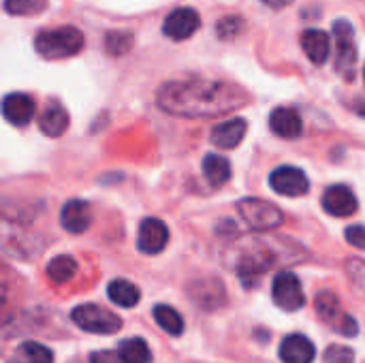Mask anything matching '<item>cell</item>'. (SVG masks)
<instances>
[{"label": "cell", "instance_id": "d4e9b609", "mask_svg": "<svg viewBox=\"0 0 365 363\" xmlns=\"http://www.w3.org/2000/svg\"><path fill=\"white\" fill-rule=\"evenodd\" d=\"M154 319H156V323H158L167 334H171V336H180V334L184 332V319H182L180 312L173 310L171 306H165V304L156 306V308H154Z\"/></svg>", "mask_w": 365, "mask_h": 363}, {"label": "cell", "instance_id": "e0dca14e", "mask_svg": "<svg viewBox=\"0 0 365 363\" xmlns=\"http://www.w3.org/2000/svg\"><path fill=\"white\" fill-rule=\"evenodd\" d=\"M302 47L312 64H325L331 53V39L325 30L319 28H308L302 34Z\"/></svg>", "mask_w": 365, "mask_h": 363}, {"label": "cell", "instance_id": "4dcf8cb0", "mask_svg": "<svg viewBox=\"0 0 365 363\" xmlns=\"http://www.w3.org/2000/svg\"><path fill=\"white\" fill-rule=\"evenodd\" d=\"M90 363H122L118 353H111V351H96L90 355Z\"/></svg>", "mask_w": 365, "mask_h": 363}, {"label": "cell", "instance_id": "44dd1931", "mask_svg": "<svg viewBox=\"0 0 365 363\" xmlns=\"http://www.w3.org/2000/svg\"><path fill=\"white\" fill-rule=\"evenodd\" d=\"M107 295H109V300H111L115 306H120V308H135V306L139 304V297H141L139 289H137L133 282L120 280V278L109 282Z\"/></svg>", "mask_w": 365, "mask_h": 363}, {"label": "cell", "instance_id": "1f68e13d", "mask_svg": "<svg viewBox=\"0 0 365 363\" xmlns=\"http://www.w3.org/2000/svg\"><path fill=\"white\" fill-rule=\"evenodd\" d=\"M269 9H284V6H289L293 0H263Z\"/></svg>", "mask_w": 365, "mask_h": 363}, {"label": "cell", "instance_id": "cb8c5ba5", "mask_svg": "<svg viewBox=\"0 0 365 363\" xmlns=\"http://www.w3.org/2000/svg\"><path fill=\"white\" fill-rule=\"evenodd\" d=\"M11 363H53V353L38 342H24Z\"/></svg>", "mask_w": 365, "mask_h": 363}, {"label": "cell", "instance_id": "83f0119b", "mask_svg": "<svg viewBox=\"0 0 365 363\" xmlns=\"http://www.w3.org/2000/svg\"><path fill=\"white\" fill-rule=\"evenodd\" d=\"M325 363H355V351L342 344H331L325 355H323Z\"/></svg>", "mask_w": 365, "mask_h": 363}, {"label": "cell", "instance_id": "7a4b0ae2", "mask_svg": "<svg viewBox=\"0 0 365 363\" xmlns=\"http://www.w3.org/2000/svg\"><path fill=\"white\" fill-rule=\"evenodd\" d=\"M34 49L45 60H64L83 49V34L75 26L41 30L34 39Z\"/></svg>", "mask_w": 365, "mask_h": 363}, {"label": "cell", "instance_id": "484cf974", "mask_svg": "<svg viewBox=\"0 0 365 363\" xmlns=\"http://www.w3.org/2000/svg\"><path fill=\"white\" fill-rule=\"evenodd\" d=\"M135 45V36L130 32H124V30H113V32H107L105 34V51L109 56H124L133 49Z\"/></svg>", "mask_w": 365, "mask_h": 363}, {"label": "cell", "instance_id": "8fae6325", "mask_svg": "<svg viewBox=\"0 0 365 363\" xmlns=\"http://www.w3.org/2000/svg\"><path fill=\"white\" fill-rule=\"evenodd\" d=\"M169 242V229L160 218H145L139 225V237H137V246L141 252L145 255H158L165 250Z\"/></svg>", "mask_w": 365, "mask_h": 363}, {"label": "cell", "instance_id": "30bf717a", "mask_svg": "<svg viewBox=\"0 0 365 363\" xmlns=\"http://www.w3.org/2000/svg\"><path fill=\"white\" fill-rule=\"evenodd\" d=\"M323 210L329 214V216H336V218H346V216H353L359 208L357 203V197L355 193L344 186V184H334L329 186L325 193H323Z\"/></svg>", "mask_w": 365, "mask_h": 363}, {"label": "cell", "instance_id": "3957f363", "mask_svg": "<svg viewBox=\"0 0 365 363\" xmlns=\"http://www.w3.org/2000/svg\"><path fill=\"white\" fill-rule=\"evenodd\" d=\"M334 41H336V71L346 79H355L359 47L355 39V26L349 19H336L334 24Z\"/></svg>", "mask_w": 365, "mask_h": 363}, {"label": "cell", "instance_id": "6da1fadb", "mask_svg": "<svg viewBox=\"0 0 365 363\" xmlns=\"http://www.w3.org/2000/svg\"><path fill=\"white\" fill-rule=\"evenodd\" d=\"M250 94L231 81L218 79H175L160 86L156 94L158 107L178 118H218L244 107Z\"/></svg>", "mask_w": 365, "mask_h": 363}, {"label": "cell", "instance_id": "4316f807", "mask_svg": "<svg viewBox=\"0 0 365 363\" xmlns=\"http://www.w3.org/2000/svg\"><path fill=\"white\" fill-rule=\"evenodd\" d=\"M49 0H4V11L11 15H36L47 9Z\"/></svg>", "mask_w": 365, "mask_h": 363}, {"label": "cell", "instance_id": "ba28073f", "mask_svg": "<svg viewBox=\"0 0 365 363\" xmlns=\"http://www.w3.org/2000/svg\"><path fill=\"white\" fill-rule=\"evenodd\" d=\"M269 186L278 195H284V197H302V195H306L310 190V180H308V175L302 169L291 167V165H284V167H278V169L272 171Z\"/></svg>", "mask_w": 365, "mask_h": 363}, {"label": "cell", "instance_id": "7402d4cb", "mask_svg": "<svg viewBox=\"0 0 365 363\" xmlns=\"http://www.w3.org/2000/svg\"><path fill=\"white\" fill-rule=\"evenodd\" d=\"M118 357L122 363H150L152 362V353L145 340L141 338H128L122 340L118 347Z\"/></svg>", "mask_w": 365, "mask_h": 363}, {"label": "cell", "instance_id": "ffe728a7", "mask_svg": "<svg viewBox=\"0 0 365 363\" xmlns=\"http://www.w3.org/2000/svg\"><path fill=\"white\" fill-rule=\"evenodd\" d=\"M203 175H205L210 186L218 188V186L229 182V178H231V163L225 156L207 154L203 158Z\"/></svg>", "mask_w": 365, "mask_h": 363}, {"label": "cell", "instance_id": "d6986e66", "mask_svg": "<svg viewBox=\"0 0 365 363\" xmlns=\"http://www.w3.org/2000/svg\"><path fill=\"white\" fill-rule=\"evenodd\" d=\"M68 124H71L68 111L60 103H49L38 118V128L47 137H62L66 133Z\"/></svg>", "mask_w": 365, "mask_h": 363}, {"label": "cell", "instance_id": "f546056e", "mask_svg": "<svg viewBox=\"0 0 365 363\" xmlns=\"http://www.w3.org/2000/svg\"><path fill=\"white\" fill-rule=\"evenodd\" d=\"M346 240L349 244H353L355 248L364 250L365 248V231L361 225H353L351 229H346Z\"/></svg>", "mask_w": 365, "mask_h": 363}, {"label": "cell", "instance_id": "9c48e42d", "mask_svg": "<svg viewBox=\"0 0 365 363\" xmlns=\"http://www.w3.org/2000/svg\"><path fill=\"white\" fill-rule=\"evenodd\" d=\"M201 28V17L190 6H180L171 11L163 24V32L171 41H186Z\"/></svg>", "mask_w": 365, "mask_h": 363}, {"label": "cell", "instance_id": "ac0fdd59", "mask_svg": "<svg viewBox=\"0 0 365 363\" xmlns=\"http://www.w3.org/2000/svg\"><path fill=\"white\" fill-rule=\"evenodd\" d=\"M314 355V344L302 334H291L280 342V359L284 363H312Z\"/></svg>", "mask_w": 365, "mask_h": 363}, {"label": "cell", "instance_id": "f1b7e54d", "mask_svg": "<svg viewBox=\"0 0 365 363\" xmlns=\"http://www.w3.org/2000/svg\"><path fill=\"white\" fill-rule=\"evenodd\" d=\"M242 30V19L240 17H222L220 21H218V36L220 39H235L237 36V32Z\"/></svg>", "mask_w": 365, "mask_h": 363}, {"label": "cell", "instance_id": "5b68a950", "mask_svg": "<svg viewBox=\"0 0 365 363\" xmlns=\"http://www.w3.org/2000/svg\"><path fill=\"white\" fill-rule=\"evenodd\" d=\"M237 212L244 218V223L255 231H274L284 223V214L274 203L255 197L242 199L237 203Z\"/></svg>", "mask_w": 365, "mask_h": 363}, {"label": "cell", "instance_id": "277c9868", "mask_svg": "<svg viewBox=\"0 0 365 363\" xmlns=\"http://www.w3.org/2000/svg\"><path fill=\"white\" fill-rule=\"evenodd\" d=\"M73 323L90 334H101V336H111L122 329V321L118 315L96 306V304H81L71 312Z\"/></svg>", "mask_w": 365, "mask_h": 363}, {"label": "cell", "instance_id": "7c38bea8", "mask_svg": "<svg viewBox=\"0 0 365 363\" xmlns=\"http://www.w3.org/2000/svg\"><path fill=\"white\" fill-rule=\"evenodd\" d=\"M0 111L4 116V120L11 122L13 126H26L34 118L36 107H34L32 96H28L24 92H11L2 98Z\"/></svg>", "mask_w": 365, "mask_h": 363}, {"label": "cell", "instance_id": "4fadbf2b", "mask_svg": "<svg viewBox=\"0 0 365 363\" xmlns=\"http://www.w3.org/2000/svg\"><path fill=\"white\" fill-rule=\"evenodd\" d=\"M60 223L68 233H83L88 231V227L92 225V208L88 201L83 199H71L64 203L62 212H60Z\"/></svg>", "mask_w": 365, "mask_h": 363}, {"label": "cell", "instance_id": "d6a6232c", "mask_svg": "<svg viewBox=\"0 0 365 363\" xmlns=\"http://www.w3.org/2000/svg\"><path fill=\"white\" fill-rule=\"evenodd\" d=\"M4 302H6V289H4V285L0 282V308L4 306Z\"/></svg>", "mask_w": 365, "mask_h": 363}, {"label": "cell", "instance_id": "8992f818", "mask_svg": "<svg viewBox=\"0 0 365 363\" xmlns=\"http://www.w3.org/2000/svg\"><path fill=\"white\" fill-rule=\"evenodd\" d=\"M272 295L278 308H282L284 312H297L304 308L306 304V295H304V287L299 282V278L293 272H280L274 278L272 285Z\"/></svg>", "mask_w": 365, "mask_h": 363}, {"label": "cell", "instance_id": "5bb4252c", "mask_svg": "<svg viewBox=\"0 0 365 363\" xmlns=\"http://www.w3.org/2000/svg\"><path fill=\"white\" fill-rule=\"evenodd\" d=\"M188 295L192 302H197L201 308L205 310H216L225 304L227 295H225V287L220 280L216 278H205V280H197L188 287Z\"/></svg>", "mask_w": 365, "mask_h": 363}, {"label": "cell", "instance_id": "2e32d148", "mask_svg": "<svg viewBox=\"0 0 365 363\" xmlns=\"http://www.w3.org/2000/svg\"><path fill=\"white\" fill-rule=\"evenodd\" d=\"M246 133H248V122L242 118H233V120H227L222 124H216L210 133V139L216 148L233 150L244 141Z\"/></svg>", "mask_w": 365, "mask_h": 363}, {"label": "cell", "instance_id": "9a60e30c", "mask_svg": "<svg viewBox=\"0 0 365 363\" xmlns=\"http://www.w3.org/2000/svg\"><path fill=\"white\" fill-rule=\"evenodd\" d=\"M269 128L274 135L282 139H297L304 133V122L297 109L293 107H276L269 116Z\"/></svg>", "mask_w": 365, "mask_h": 363}, {"label": "cell", "instance_id": "52a82bcc", "mask_svg": "<svg viewBox=\"0 0 365 363\" xmlns=\"http://www.w3.org/2000/svg\"><path fill=\"white\" fill-rule=\"evenodd\" d=\"M317 312H319V317L327 323V325H331L336 332H340L342 336H349V338H353V336H357L359 334V325H357V321L351 317V315H344L342 312V308H340V302H338V297L334 295V293H319V297H317Z\"/></svg>", "mask_w": 365, "mask_h": 363}, {"label": "cell", "instance_id": "603a6c76", "mask_svg": "<svg viewBox=\"0 0 365 363\" xmlns=\"http://www.w3.org/2000/svg\"><path fill=\"white\" fill-rule=\"evenodd\" d=\"M75 274H77V261L73 257H68V255H60V257L51 259L49 265H47V276L56 285L68 282Z\"/></svg>", "mask_w": 365, "mask_h": 363}]
</instances>
